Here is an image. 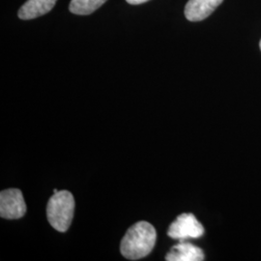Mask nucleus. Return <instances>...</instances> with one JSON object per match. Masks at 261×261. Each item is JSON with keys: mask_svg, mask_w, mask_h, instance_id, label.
I'll return each mask as SVG.
<instances>
[{"mask_svg": "<svg viewBox=\"0 0 261 261\" xmlns=\"http://www.w3.org/2000/svg\"><path fill=\"white\" fill-rule=\"evenodd\" d=\"M157 239L156 229L152 224L141 221L130 226L122 239L120 252L130 260L145 257L152 252Z\"/></svg>", "mask_w": 261, "mask_h": 261, "instance_id": "obj_1", "label": "nucleus"}, {"mask_svg": "<svg viewBox=\"0 0 261 261\" xmlns=\"http://www.w3.org/2000/svg\"><path fill=\"white\" fill-rule=\"evenodd\" d=\"M75 211L74 196L68 191H59L48 200L47 221L59 232H66L72 224Z\"/></svg>", "mask_w": 261, "mask_h": 261, "instance_id": "obj_2", "label": "nucleus"}, {"mask_svg": "<svg viewBox=\"0 0 261 261\" xmlns=\"http://www.w3.org/2000/svg\"><path fill=\"white\" fill-rule=\"evenodd\" d=\"M204 227L200 224L195 215L184 213L176 218L169 225L168 235L175 240L184 241L186 239H197L204 234Z\"/></svg>", "mask_w": 261, "mask_h": 261, "instance_id": "obj_3", "label": "nucleus"}, {"mask_svg": "<svg viewBox=\"0 0 261 261\" xmlns=\"http://www.w3.org/2000/svg\"><path fill=\"white\" fill-rule=\"evenodd\" d=\"M27 212V204L19 189H7L0 193V216L8 220H16L23 217Z\"/></svg>", "mask_w": 261, "mask_h": 261, "instance_id": "obj_4", "label": "nucleus"}, {"mask_svg": "<svg viewBox=\"0 0 261 261\" xmlns=\"http://www.w3.org/2000/svg\"><path fill=\"white\" fill-rule=\"evenodd\" d=\"M224 0H189L185 16L190 21H200L208 18Z\"/></svg>", "mask_w": 261, "mask_h": 261, "instance_id": "obj_5", "label": "nucleus"}, {"mask_svg": "<svg viewBox=\"0 0 261 261\" xmlns=\"http://www.w3.org/2000/svg\"><path fill=\"white\" fill-rule=\"evenodd\" d=\"M204 258V252L200 248L182 241L173 246L166 255L168 261H202Z\"/></svg>", "mask_w": 261, "mask_h": 261, "instance_id": "obj_6", "label": "nucleus"}, {"mask_svg": "<svg viewBox=\"0 0 261 261\" xmlns=\"http://www.w3.org/2000/svg\"><path fill=\"white\" fill-rule=\"evenodd\" d=\"M57 0H28L19 11V18L32 19L43 16L54 8Z\"/></svg>", "mask_w": 261, "mask_h": 261, "instance_id": "obj_7", "label": "nucleus"}, {"mask_svg": "<svg viewBox=\"0 0 261 261\" xmlns=\"http://www.w3.org/2000/svg\"><path fill=\"white\" fill-rule=\"evenodd\" d=\"M106 1L107 0H72L69 9L75 15H90L100 8Z\"/></svg>", "mask_w": 261, "mask_h": 261, "instance_id": "obj_8", "label": "nucleus"}, {"mask_svg": "<svg viewBox=\"0 0 261 261\" xmlns=\"http://www.w3.org/2000/svg\"><path fill=\"white\" fill-rule=\"evenodd\" d=\"M128 3H130L132 5H139V4H141V3H145V2H147V1H149V0H126Z\"/></svg>", "mask_w": 261, "mask_h": 261, "instance_id": "obj_9", "label": "nucleus"}, {"mask_svg": "<svg viewBox=\"0 0 261 261\" xmlns=\"http://www.w3.org/2000/svg\"><path fill=\"white\" fill-rule=\"evenodd\" d=\"M57 192H58V191H57L56 189H55V190H54V194H56V193H57Z\"/></svg>", "mask_w": 261, "mask_h": 261, "instance_id": "obj_10", "label": "nucleus"}, {"mask_svg": "<svg viewBox=\"0 0 261 261\" xmlns=\"http://www.w3.org/2000/svg\"><path fill=\"white\" fill-rule=\"evenodd\" d=\"M259 47H260V49H261V40H260V43H259Z\"/></svg>", "mask_w": 261, "mask_h": 261, "instance_id": "obj_11", "label": "nucleus"}]
</instances>
